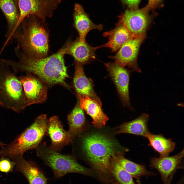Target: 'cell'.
Instances as JSON below:
<instances>
[{
  "mask_svg": "<svg viewBox=\"0 0 184 184\" xmlns=\"http://www.w3.org/2000/svg\"><path fill=\"white\" fill-rule=\"evenodd\" d=\"M15 50L18 61L2 60L6 66L12 68L14 73H30L40 79L48 86L59 84L70 89V86L65 82L69 76L64 59L66 54L65 47L50 56L41 58L27 56L16 47Z\"/></svg>",
  "mask_w": 184,
  "mask_h": 184,
  "instance_id": "obj_1",
  "label": "cell"
},
{
  "mask_svg": "<svg viewBox=\"0 0 184 184\" xmlns=\"http://www.w3.org/2000/svg\"><path fill=\"white\" fill-rule=\"evenodd\" d=\"M80 137L82 151L96 177L104 184L116 183L111 171L112 161L118 153L128 150L102 133L94 132Z\"/></svg>",
  "mask_w": 184,
  "mask_h": 184,
  "instance_id": "obj_2",
  "label": "cell"
},
{
  "mask_svg": "<svg viewBox=\"0 0 184 184\" xmlns=\"http://www.w3.org/2000/svg\"><path fill=\"white\" fill-rule=\"evenodd\" d=\"M44 21L35 15H28L15 32L13 38L17 41L16 47L25 55L37 58L47 56L49 35L42 24Z\"/></svg>",
  "mask_w": 184,
  "mask_h": 184,
  "instance_id": "obj_3",
  "label": "cell"
},
{
  "mask_svg": "<svg viewBox=\"0 0 184 184\" xmlns=\"http://www.w3.org/2000/svg\"><path fill=\"white\" fill-rule=\"evenodd\" d=\"M48 120L46 114L38 116L12 142L2 148L0 150V157L11 159L15 156L23 155L28 150L36 149L46 132Z\"/></svg>",
  "mask_w": 184,
  "mask_h": 184,
  "instance_id": "obj_4",
  "label": "cell"
},
{
  "mask_svg": "<svg viewBox=\"0 0 184 184\" xmlns=\"http://www.w3.org/2000/svg\"><path fill=\"white\" fill-rule=\"evenodd\" d=\"M36 149L37 156L51 169L56 178L72 173L96 177L91 169L80 164L73 155L61 154L44 144H40Z\"/></svg>",
  "mask_w": 184,
  "mask_h": 184,
  "instance_id": "obj_5",
  "label": "cell"
},
{
  "mask_svg": "<svg viewBox=\"0 0 184 184\" xmlns=\"http://www.w3.org/2000/svg\"><path fill=\"white\" fill-rule=\"evenodd\" d=\"M0 106L16 113L27 106L22 85L18 77L5 65L0 63Z\"/></svg>",
  "mask_w": 184,
  "mask_h": 184,
  "instance_id": "obj_6",
  "label": "cell"
},
{
  "mask_svg": "<svg viewBox=\"0 0 184 184\" xmlns=\"http://www.w3.org/2000/svg\"><path fill=\"white\" fill-rule=\"evenodd\" d=\"M61 1L62 0H17L20 15L15 31L24 19L28 15H35L44 21L46 18L51 17Z\"/></svg>",
  "mask_w": 184,
  "mask_h": 184,
  "instance_id": "obj_7",
  "label": "cell"
},
{
  "mask_svg": "<svg viewBox=\"0 0 184 184\" xmlns=\"http://www.w3.org/2000/svg\"><path fill=\"white\" fill-rule=\"evenodd\" d=\"M26 74L18 77L23 88L27 106L44 102L47 99L48 86L37 76Z\"/></svg>",
  "mask_w": 184,
  "mask_h": 184,
  "instance_id": "obj_8",
  "label": "cell"
},
{
  "mask_svg": "<svg viewBox=\"0 0 184 184\" xmlns=\"http://www.w3.org/2000/svg\"><path fill=\"white\" fill-rule=\"evenodd\" d=\"M148 12L143 8L127 9L119 16L118 22L125 26L133 36L145 35L150 20Z\"/></svg>",
  "mask_w": 184,
  "mask_h": 184,
  "instance_id": "obj_9",
  "label": "cell"
},
{
  "mask_svg": "<svg viewBox=\"0 0 184 184\" xmlns=\"http://www.w3.org/2000/svg\"><path fill=\"white\" fill-rule=\"evenodd\" d=\"M145 35L133 36L122 46L115 55L110 56V57L114 59L116 63L123 67L127 66L133 70L140 72L136 60Z\"/></svg>",
  "mask_w": 184,
  "mask_h": 184,
  "instance_id": "obj_10",
  "label": "cell"
},
{
  "mask_svg": "<svg viewBox=\"0 0 184 184\" xmlns=\"http://www.w3.org/2000/svg\"><path fill=\"white\" fill-rule=\"evenodd\" d=\"M104 64L116 85L123 106L130 107L129 71L115 62L105 63Z\"/></svg>",
  "mask_w": 184,
  "mask_h": 184,
  "instance_id": "obj_11",
  "label": "cell"
},
{
  "mask_svg": "<svg viewBox=\"0 0 184 184\" xmlns=\"http://www.w3.org/2000/svg\"><path fill=\"white\" fill-rule=\"evenodd\" d=\"M11 159L16 163L15 170L22 174L29 184H47L48 179L34 162L26 160L23 155L15 156Z\"/></svg>",
  "mask_w": 184,
  "mask_h": 184,
  "instance_id": "obj_12",
  "label": "cell"
},
{
  "mask_svg": "<svg viewBox=\"0 0 184 184\" xmlns=\"http://www.w3.org/2000/svg\"><path fill=\"white\" fill-rule=\"evenodd\" d=\"M46 132L51 141V144L49 146L58 152L72 142L67 131L64 129L63 124L57 116H53L48 119Z\"/></svg>",
  "mask_w": 184,
  "mask_h": 184,
  "instance_id": "obj_13",
  "label": "cell"
},
{
  "mask_svg": "<svg viewBox=\"0 0 184 184\" xmlns=\"http://www.w3.org/2000/svg\"><path fill=\"white\" fill-rule=\"evenodd\" d=\"M184 156V150L171 156L152 158L150 166L157 169L161 175L164 184H168L170 177L179 167Z\"/></svg>",
  "mask_w": 184,
  "mask_h": 184,
  "instance_id": "obj_14",
  "label": "cell"
},
{
  "mask_svg": "<svg viewBox=\"0 0 184 184\" xmlns=\"http://www.w3.org/2000/svg\"><path fill=\"white\" fill-rule=\"evenodd\" d=\"M75 62V69L73 82L78 96L89 97L102 106L100 98L94 91L92 80L87 77L84 73L83 65Z\"/></svg>",
  "mask_w": 184,
  "mask_h": 184,
  "instance_id": "obj_15",
  "label": "cell"
},
{
  "mask_svg": "<svg viewBox=\"0 0 184 184\" xmlns=\"http://www.w3.org/2000/svg\"><path fill=\"white\" fill-rule=\"evenodd\" d=\"M65 47L66 54L72 56L75 62L83 65L95 58V51L98 48L90 45L86 41H80L78 38L68 43Z\"/></svg>",
  "mask_w": 184,
  "mask_h": 184,
  "instance_id": "obj_16",
  "label": "cell"
},
{
  "mask_svg": "<svg viewBox=\"0 0 184 184\" xmlns=\"http://www.w3.org/2000/svg\"><path fill=\"white\" fill-rule=\"evenodd\" d=\"M0 8L4 15L7 23L6 39L3 46L5 47L13 41L20 12L17 0H0Z\"/></svg>",
  "mask_w": 184,
  "mask_h": 184,
  "instance_id": "obj_17",
  "label": "cell"
},
{
  "mask_svg": "<svg viewBox=\"0 0 184 184\" xmlns=\"http://www.w3.org/2000/svg\"><path fill=\"white\" fill-rule=\"evenodd\" d=\"M73 16L74 26L78 33V38L80 41H85L87 34L91 30L96 29L101 30L102 29V25L94 24L79 4H75Z\"/></svg>",
  "mask_w": 184,
  "mask_h": 184,
  "instance_id": "obj_18",
  "label": "cell"
},
{
  "mask_svg": "<svg viewBox=\"0 0 184 184\" xmlns=\"http://www.w3.org/2000/svg\"><path fill=\"white\" fill-rule=\"evenodd\" d=\"M78 97L80 107L92 119L93 126L99 129L104 126L109 118L103 112L101 108L102 106L89 97Z\"/></svg>",
  "mask_w": 184,
  "mask_h": 184,
  "instance_id": "obj_19",
  "label": "cell"
},
{
  "mask_svg": "<svg viewBox=\"0 0 184 184\" xmlns=\"http://www.w3.org/2000/svg\"><path fill=\"white\" fill-rule=\"evenodd\" d=\"M103 35L108 37L109 41L104 44L98 46V48L108 47L113 52L118 50L133 36L125 26L118 22L114 28L104 32Z\"/></svg>",
  "mask_w": 184,
  "mask_h": 184,
  "instance_id": "obj_20",
  "label": "cell"
},
{
  "mask_svg": "<svg viewBox=\"0 0 184 184\" xmlns=\"http://www.w3.org/2000/svg\"><path fill=\"white\" fill-rule=\"evenodd\" d=\"M83 110L80 107L78 100L74 108L67 116L69 128L67 132L72 142L76 137L87 129Z\"/></svg>",
  "mask_w": 184,
  "mask_h": 184,
  "instance_id": "obj_21",
  "label": "cell"
},
{
  "mask_svg": "<svg viewBox=\"0 0 184 184\" xmlns=\"http://www.w3.org/2000/svg\"><path fill=\"white\" fill-rule=\"evenodd\" d=\"M148 119L147 114H143L137 118L119 126L114 134L129 133L146 137L150 133L147 126Z\"/></svg>",
  "mask_w": 184,
  "mask_h": 184,
  "instance_id": "obj_22",
  "label": "cell"
},
{
  "mask_svg": "<svg viewBox=\"0 0 184 184\" xmlns=\"http://www.w3.org/2000/svg\"><path fill=\"white\" fill-rule=\"evenodd\" d=\"M149 145L157 152L160 157L168 156L175 148L176 144L172 139H167L162 134H154L150 133L146 137Z\"/></svg>",
  "mask_w": 184,
  "mask_h": 184,
  "instance_id": "obj_23",
  "label": "cell"
},
{
  "mask_svg": "<svg viewBox=\"0 0 184 184\" xmlns=\"http://www.w3.org/2000/svg\"><path fill=\"white\" fill-rule=\"evenodd\" d=\"M124 153L120 152L118 154L116 159L121 166L133 177L137 180L142 176L154 175L155 174L148 171L145 166L132 162L125 158Z\"/></svg>",
  "mask_w": 184,
  "mask_h": 184,
  "instance_id": "obj_24",
  "label": "cell"
},
{
  "mask_svg": "<svg viewBox=\"0 0 184 184\" xmlns=\"http://www.w3.org/2000/svg\"><path fill=\"white\" fill-rule=\"evenodd\" d=\"M116 157L112 160L111 166V173L116 181L119 184H135L133 177L120 164Z\"/></svg>",
  "mask_w": 184,
  "mask_h": 184,
  "instance_id": "obj_25",
  "label": "cell"
},
{
  "mask_svg": "<svg viewBox=\"0 0 184 184\" xmlns=\"http://www.w3.org/2000/svg\"><path fill=\"white\" fill-rule=\"evenodd\" d=\"M16 165V163L10 160L9 158L1 157L0 159V171L7 173L12 172Z\"/></svg>",
  "mask_w": 184,
  "mask_h": 184,
  "instance_id": "obj_26",
  "label": "cell"
},
{
  "mask_svg": "<svg viewBox=\"0 0 184 184\" xmlns=\"http://www.w3.org/2000/svg\"><path fill=\"white\" fill-rule=\"evenodd\" d=\"M124 4L127 6L129 9H136L138 6L141 0H120Z\"/></svg>",
  "mask_w": 184,
  "mask_h": 184,
  "instance_id": "obj_27",
  "label": "cell"
},
{
  "mask_svg": "<svg viewBox=\"0 0 184 184\" xmlns=\"http://www.w3.org/2000/svg\"><path fill=\"white\" fill-rule=\"evenodd\" d=\"M162 0H149L147 5L143 8L148 12L150 10L155 8Z\"/></svg>",
  "mask_w": 184,
  "mask_h": 184,
  "instance_id": "obj_28",
  "label": "cell"
},
{
  "mask_svg": "<svg viewBox=\"0 0 184 184\" xmlns=\"http://www.w3.org/2000/svg\"><path fill=\"white\" fill-rule=\"evenodd\" d=\"M6 145V144L2 142L0 140V146L2 148H3Z\"/></svg>",
  "mask_w": 184,
  "mask_h": 184,
  "instance_id": "obj_29",
  "label": "cell"
},
{
  "mask_svg": "<svg viewBox=\"0 0 184 184\" xmlns=\"http://www.w3.org/2000/svg\"><path fill=\"white\" fill-rule=\"evenodd\" d=\"M137 182H138V184H141L140 181L139 179L137 180Z\"/></svg>",
  "mask_w": 184,
  "mask_h": 184,
  "instance_id": "obj_30",
  "label": "cell"
},
{
  "mask_svg": "<svg viewBox=\"0 0 184 184\" xmlns=\"http://www.w3.org/2000/svg\"><path fill=\"white\" fill-rule=\"evenodd\" d=\"M119 184V183H116V184Z\"/></svg>",
  "mask_w": 184,
  "mask_h": 184,
  "instance_id": "obj_31",
  "label": "cell"
}]
</instances>
